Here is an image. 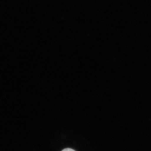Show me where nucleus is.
<instances>
[{
    "mask_svg": "<svg viewBox=\"0 0 151 151\" xmlns=\"http://www.w3.org/2000/svg\"><path fill=\"white\" fill-rule=\"evenodd\" d=\"M76 151L75 150H73V149L71 148H65L64 149H63L62 151Z\"/></svg>",
    "mask_w": 151,
    "mask_h": 151,
    "instance_id": "f257e3e1",
    "label": "nucleus"
}]
</instances>
